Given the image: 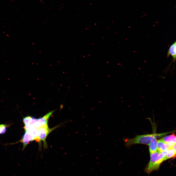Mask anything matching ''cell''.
Masks as SVG:
<instances>
[{"label":"cell","mask_w":176,"mask_h":176,"mask_svg":"<svg viewBox=\"0 0 176 176\" xmlns=\"http://www.w3.org/2000/svg\"><path fill=\"white\" fill-rule=\"evenodd\" d=\"M169 148L162 152L157 151L150 154V160L145 169L147 173H150L158 169L161 163L165 161V157L169 151Z\"/></svg>","instance_id":"1"},{"label":"cell","mask_w":176,"mask_h":176,"mask_svg":"<svg viewBox=\"0 0 176 176\" xmlns=\"http://www.w3.org/2000/svg\"><path fill=\"white\" fill-rule=\"evenodd\" d=\"M154 133L137 135L132 138L125 140V145L129 146L136 144H141L149 145Z\"/></svg>","instance_id":"2"},{"label":"cell","mask_w":176,"mask_h":176,"mask_svg":"<svg viewBox=\"0 0 176 176\" xmlns=\"http://www.w3.org/2000/svg\"><path fill=\"white\" fill-rule=\"evenodd\" d=\"M55 110L50 111L43 117L37 119L33 117L32 120L28 124L25 125L24 128L27 130L31 127H35L38 129L41 127L48 125V120Z\"/></svg>","instance_id":"3"},{"label":"cell","mask_w":176,"mask_h":176,"mask_svg":"<svg viewBox=\"0 0 176 176\" xmlns=\"http://www.w3.org/2000/svg\"><path fill=\"white\" fill-rule=\"evenodd\" d=\"M56 127H55L52 129L48 128V125L44 126L38 129V138L39 141H43L44 142V146L47 147L46 142V138L51 131Z\"/></svg>","instance_id":"4"},{"label":"cell","mask_w":176,"mask_h":176,"mask_svg":"<svg viewBox=\"0 0 176 176\" xmlns=\"http://www.w3.org/2000/svg\"><path fill=\"white\" fill-rule=\"evenodd\" d=\"M162 133H154V134L149 145V150L150 154L154 153L158 151L157 138L162 137Z\"/></svg>","instance_id":"5"},{"label":"cell","mask_w":176,"mask_h":176,"mask_svg":"<svg viewBox=\"0 0 176 176\" xmlns=\"http://www.w3.org/2000/svg\"><path fill=\"white\" fill-rule=\"evenodd\" d=\"M167 144L170 147L176 143V135L173 134L165 136L161 139Z\"/></svg>","instance_id":"6"},{"label":"cell","mask_w":176,"mask_h":176,"mask_svg":"<svg viewBox=\"0 0 176 176\" xmlns=\"http://www.w3.org/2000/svg\"><path fill=\"white\" fill-rule=\"evenodd\" d=\"M33 140V138L29 133L27 132H25L22 139L20 141L23 143L22 150L24 149L30 141Z\"/></svg>","instance_id":"7"},{"label":"cell","mask_w":176,"mask_h":176,"mask_svg":"<svg viewBox=\"0 0 176 176\" xmlns=\"http://www.w3.org/2000/svg\"><path fill=\"white\" fill-rule=\"evenodd\" d=\"M25 132H27L33 138V140H37L39 141L38 138V129L35 127L28 128Z\"/></svg>","instance_id":"8"},{"label":"cell","mask_w":176,"mask_h":176,"mask_svg":"<svg viewBox=\"0 0 176 176\" xmlns=\"http://www.w3.org/2000/svg\"><path fill=\"white\" fill-rule=\"evenodd\" d=\"M169 147V146L161 139L157 140V150L160 152L164 151Z\"/></svg>","instance_id":"9"},{"label":"cell","mask_w":176,"mask_h":176,"mask_svg":"<svg viewBox=\"0 0 176 176\" xmlns=\"http://www.w3.org/2000/svg\"><path fill=\"white\" fill-rule=\"evenodd\" d=\"M175 154V152L173 146L170 147L169 151L165 157V160L171 158H174Z\"/></svg>","instance_id":"10"},{"label":"cell","mask_w":176,"mask_h":176,"mask_svg":"<svg viewBox=\"0 0 176 176\" xmlns=\"http://www.w3.org/2000/svg\"><path fill=\"white\" fill-rule=\"evenodd\" d=\"M33 117L28 116L24 117L23 120V122L25 125L29 124L32 120Z\"/></svg>","instance_id":"11"},{"label":"cell","mask_w":176,"mask_h":176,"mask_svg":"<svg viewBox=\"0 0 176 176\" xmlns=\"http://www.w3.org/2000/svg\"><path fill=\"white\" fill-rule=\"evenodd\" d=\"M7 125L5 124H0V134H4L6 132Z\"/></svg>","instance_id":"12"},{"label":"cell","mask_w":176,"mask_h":176,"mask_svg":"<svg viewBox=\"0 0 176 176\" xmlns=\"http://www.w3.org/2000/svg\"><path fill=\"white\" fill-rule=\"evenodd\" d=\"M172 146L175 152V154L174 157V158H176V143L174 144Z\"/></svg>","instance_id":"13"},{"label":"cell","mask_w":176,"mask_h":176,"mask_svg":"<svg viewBox=\"0 0 176 176\" xmlns=\"http://www.w3.org/2000/svg\"></svg>","instance_id":"14"}]
</instances>
